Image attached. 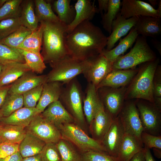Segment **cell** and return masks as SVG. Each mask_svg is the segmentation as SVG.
Listing matches in <instances>:
<instances>
[{
  "label": "cell",
  "instance_id": "17",
  "mask_svg": "<svg viewBox=\"0 0 161 161\" xmlns=\"http://www.w3.org/2000/svg\"><path fill=\"white\" fill-rule=\"evenodd\" d=\"M33 73L32 71L27 72L13 83L8 94L23 95L47 82V75H37Z\"/></svg>",
  "mask_w": 161,
  "mask_h": 161
},
{
  "label": "cell",
  "instance_id": "53",
  "mask_svg": "<svg viewBox=\"0 0 161 161\" xmlns=\"http://www.w3.org/2000/svg\"><path fill=\"white\" fill-rule=\"evenodd\" d=\"M145 150V161H155L150 149L144 148Z\"/></svg>",
  "mask_w": 161,
  "mask_h": 161
},
{
  "label": "cell",
  "instance_id": "40",
  "mask_svg": "<svg viewBox=\"0 0 161 161\" xmlns=\"http://www.w3.org/2000/svg\"><path fill=\"white\" fill-rule=\"evenodd\" d=\"M22 0H7L0 7V21L20 17Z\"/></svg>",
  "mask_w": 161,
  "mask_h": 161
},
{
  "label": "cell",
  "instance_id": "22",
  "mask_svg": "<svg viewBox=\"0 0 161 161\" xmlns=\"http://www.w3.org/2000/svg\"><path fill=\"white\" fill-rule=\"evenodd\" d=\"M31 69L26 63L11 62L3 65L0 77V86L10 85Z\"/></svg>",
  "mask_w": 161,
  "mask_h": 161
},
{
  "label": "cell",
  "instance_id": "32",
  "mask_svg": "<svg viewBox=\"0 0 161 161\" xmlns=\"http://www.w3.org/2000/svg\"><path fill=\"white\" fill-rule=\"evenodd\" d=\"M70 0H56L52 7L59 21L68 26L73 20L75 15L74 7L70 5Z\"/></svg>",
  "mask_w": 161,
  "mask_h": 161
},
{
  "label": "cell",
  "instance_id": "43",
  "mask_svg": "<svg viewBox=\"0 0 161 161\" xmlns=\"http://www.w3.org/2000/svg\"><path fill=\"white\" fill-rule=\"evenodd\" d=\"M43 84L37 86L23 95L24 107H36L37 102L41 95Z\"/></svg>",
  "mask_w": 161,
  "mask_h": 161
},
{
  "label": "cell",
  "instance_id": "44",
  "mask_svg": "<svg viewBox=\"0 0 161 161\" xmlns=\"http://www.w3.org/2000/svg\"><path fill=\"white\" fill-rule=\"evenodd\" d=\"M40 154L41 161H62L56 143H46Z\"/></svg>",
  "mask_w": 161,
  "mask_h": 161
},
{
  "label": "cell",
  "instance_id": "13",
  "mask_svg": "<svg viewBox=\"0 0 161 161\" xmlns=\"http://www.w3.org/2000/svg\"><path fill=\"white\" fill-rule=\"evenodd\" d=\"M125 133L123 125L118 116L114 118L109 129L101 142L107 153L117 158L119 148Z\"/></svg>",
  "mask_w": 161,
  "mask_h": 161
},
{
  "label": "cell",
  "instance_id": "10",
  "mask_svg": "<svg viewBox=\"0 0 161 161\" xmlns=\"http://www.w3.org/2000/svg\"><path fill=\"white\" fill-rule=\"evenodd\" d=\"M112 65L101 53L88 59V64L83 74L88 83L94 84L97 88L112 70Z\"/></svg>",
  "mask_w": 161,
  "mask_h": 161
},
{
  "label": "cell",
  "instance_id": "18",
  "mask_svg": "<svg viewBox=\"0 0 161 161\" xmlns=\"http://www.w3.org/2000/svg\"><path fill=\"white\" fill-rule=\"evenodd\" d=\"M138 71L134 69L112 70L97 87H104L113 88L124 87L131 82Z\"/></svg>",
  "mask_w": 161,
  "mask_h": 161
},
{
  "label": "cell",
  "instance_id": "46",
  "mask_svg": "<svg viewBox=\"0 0 161 161\" xmlns=\"http://www.w3.org/2000/svg\"><path fill=\"white\" fill-rule=\"evenodd\" d=\"M144 148L150 149L153 148L161 149V136H155L143 131L140 136Z\"/></svg>",
  "mask_w": 161,
  "mask_h": 161
},
{
  "label": "cell",
  "instance_id": "24",
  "mask_svg": "<svg viewBox=\"0 0 161 161\" xmlns=\"http://www.w3.org/2000/svg\"><path fill=\"white\" fill-rule=\"evenodd\" d=\"M138 35L146 38L156 37L161 33V18L148 16L138 17L134 27Z\"/></svg>",
  "mask_w": 161,
  "mask_h": 161
},
{
  "label": "cell",
  "instance_id": "26",
  "mask_svg": "<svg viewBox=\"0 0 161 161\" xmlns=\"http://www.w3.org/2000/svg\"><path fill=\"white\" fill-rule=\"evenodd\" d=\"M139 35L134 27L130 30L129 34L120 40L117 45L114 48L107 50L104 49L101 53L112 64L127 50L131 48Z\"/></svg>",
  "mask_w": 161,
  "mask_h": 161
},
{
  "label": "cell",
  "instance_id": "54",
  "mask_svg": "<svg viewBox=\"0 0 161 161\" xmlns=\"http://www.w3.org/2000/svg\"><path fill=\"white\" fill-rule=\"evenodd\" d=\"M151 42L155 48L158 51L160 55H161V42L156 40L152 39Z\"/></svg>",
  "mask_w": 161,
  "mask_h": 161
},
{
  "label": "cell",
  "instance_id": "31",
  "mask_svg": "<svg viewBox=\"0 0 161 161\" xmlns=\"http://www.w3.org/2000/svg\"><path fill=\"white\" fill-rule=\"evenodd\" d=\"M44 30L43 23L40 22L38 28L28 35L16 48L40 54Z\"/></svg>",
  "mask_w": 161,
  "mask_h": 161
},
{
  "label": "cell",
  "instance_id": "27",
  "mask_svg": "<svg viewBox=\"0 0 161 161\" xmlns=\"http://www.w3.org/2000/svg\"><path fill=\"white\" fill-rule=\"evenodd\" d=\"M83 110L84 117L90 125L94 117L100 101L97 90L95 86L88 83L86 94L83 98Z\"/></svg>",
  "mask_w": 161,
  "mask_h": 161
},
{
  "label": "cell",
  "instance_id": "48",
  "mask_svg": "<svg viewBox=\"0 0 161 161\" xmlns=\"http://www.w3.org/2000/svg\"><path fill=\"white\" fill-rule=\"evenodd\" d=\"M11 84L0 86V109L2 106L8 94Z\"/></svg>",
  "mask_w": 161,
  "mask_h": 161
},
{
  "label": "cell",
  "instance_id": "36",
  "mask_svg": "<svg viewBox=\"0 0 161 161\" xmlns=\"http://www.w3.org/2000/svg\"><path fill=\"white\" fill-rule=\"evenodd\" d=\"M121 2L120 0H109L107 11L101 15V23L103 28L110 34L112 22L120 12Z\"/></svg>",
  "mask_w": 161,
  "mask_h": 161
},
{
  "label": "cell",
  "instance_id": "50",
  "mask_svg": "<svg viewBox=\"0 0 161 161\" xmlns=\"http://www.w3.org/2000/svg\"><path fill=\"white\" fill-rule=\"evenodd\" d=\"M98 7L97 13H100L102 15L103 11L106 13L107 10L109 5V0H98Z\"/></svg>",
  "mask_w": 161,
  "mask_h": 161
},
{
  "label": "cell",
  "instance_id": "16",
  "mask_svg": "<svg viewBox=\"0 0 161 161\" xmlns=\"http://www.w3.org/2000/svg\"><path fill=\"white\" fill-rule=\"evenodd\" d=\"M114 118L106 111L100 100L93 120L90 125L93 138L101 143Z\"/></svg>",
  "mask_w": 161,
  "mask_h": 161
},
{
  "label": "cell",
  "instance_id": "3",
  "mask_svg": "<svg viewBox=\"0 0 161 161\" xmlns=\"http://www.w3.org/2000/svg\"><path fill=\"white\" fill-rule=\"evenodd\" d=\"M159 62V59L156 58L139 65L137 73L126 89L125 99H142L154 103L153 80Z\"/></svg>",
  "mask_w": 161,
  "mask_h": 161
},
{
  "label": "cell",
  "instance_id": "59",
  "mask_svg": "<svg viewBox=\"0 0 161 161\" xmlns=\"http://www.w3.org/2000/svg\"><path fill=\"white\" fill-rule=\"evenodd\" d=\"M3 117V116H2V115L0 111V126L1 124V118H2Z\"/></svg>",
  "mask_w": 161,
  "mask_h": 161
},
{
  "label": "cell",
  "instance_id": "34",
  "mask_svg": "<svg viewBox=\"0 0 161 161\" xmlns=\"http://www.w3.org/2000/svg\"><path fill=\"white\" fill-rule=\"evenodd\" d=\"M35 13L39 22L60 21L54 13L49 1L34 0Z\"/></svg>",
  "mask_w": 161,
  "mask_h": 161
},
{
  "label": "cell",
  "instance_id": "23",
  "mask_svg": "<svg viewBox=\"0 0 161 161\" xmlns=\"http://www.w3.org/2000/svg\"><path fill=\"white\" fill-rule=\"evenodd\" d=\"M40 113L36 107H22L9 116L2 117L1 123L4 124L16 125L25 128L35 116Z\"/></svg>",
  "mask_w": 161,
  "mask_h": 161
},
{
  "label": "cell",
  "instance_id": "41",
  "mask_svg": "<svg viewBox=\"0 0 161 161\" xmlns=\"http://www.w3.org/2000/svg\"><path fill=\"white\" fill-rule=\"evenodd\" d=\"M22 26L20 17L8 18L0 21V41Z\"/></svg>",
  "mask_w": 161,
  "mask_h": 161
},
{
  "label": "cell",
  "instance_id": "51",
  "mask_svg": "<svg viewBox=\"0 0 161 161\" xmlns=\"http://www.w3.org/2000/svg\"><path fill=\"white\" fill-rule=\"evenodd\" d=\"M129 161H145L144 148L135 154Z\"/></svg>",
  "mask_w": 161,
  "mask_h": 161
},
{
  "label": "cell",
  "instance_id": "20",
  "mask_svg": "<svg viewBox=\"0 0 161 161\" xmlns=\"http://www.w3.org/2000/svg\"><path fill=\"white\" fill-rule=\"evenodd\" d=\"M41 114L43 117L57 128L63 124L75 122L73 117L59 100L49 104Z\"/></svg>",
  "mask_w": 161,
  "mask_h": 161
},
{
  "label": "cell",
  "instance_id": "7",
  "mask_svg": "<svg viewBox=\"0 0 161 161\" xmlns=\"http://www.w3.org/2000/svg\"><path fill=\"white\" fill-rule=\"evenodd\" d=\"M58 128L62 138L69 141L82 153L90 151L106 152L100 142L89 137L74 123L63 124Z\"/></svg>",
  "mask_w": 161,
  "mask_h": 161
},
{
  "label": "cell",
  "instance_id": "6",
  "mask_svg": "<svg viewBox=\"0 0 161 161\" xmlns=\"http://www.w3.org/2000/svg\"><path fill=\"white\" fill-rule=\"evenodd\" d=\"M75 78L63 88L59 100L75 122L82 125L85 121L82 103L84 97L80 86Z\"/></svg>",
  "mask_w": 161,
  "mask_h": 161
},
{
  "label": "cell",
  "instance_id": "37",
  "mask_svg": "<svg viewBox=\"0 0 161 161\" xmlns=\"http://www.w3.org/2000/svg\"><path fill=\"white\" fill-rule=\"evenodd\" d=\"M23 105V95L8 94L0 111L3 117H7L22 108Z\"/></svg>",
  "mask_w": 161,
  "mask_h": 161
},
{
  "label": "cell",
  "instance_id": "58",
  "mask_svg": "<svg viewBox=\"0 0 161 161\" xmlns=\"http://www.w3.org/2000/svg\"><path fill=\"white\" fill-rule=\"evenodd\" d=\"M3 65L0 64V77L3 67Z\"/></svg>",
  "mask_w": 161,
  "mask_h": 161
},
{
  "label": "cell",
  "instance_id": "21",
  "mask_svg": "<svg viewBox=\"0 0 161 161\" xmlns=\"http://www.w3.org/2000/svg\"><path fill=\"white\" fill-rule=\"evenodd\" d=\"M63 85L57 81L46 82L43 84L41 95L35 107L41 113L49 104L59 100Z\"/></svg>",
  "mask_w": 161,
  "mask_h": 161
},
{
  "label": "cell",
  "instance_id": "19",
  "mask_svg": "<svg viewBox=\"0 0 161 161\" xmlns=\"http://www.w3.org/2000/svg\"><path fill=\"white\" fill-rule=\"evenodd\" d=\"M95 1L90 0H78L74 7L75 15V18L69 25L67 26V32L72 31L77 26L85 21H90L97 13V8L95 5Z\"/></svg>",
  "mask_w": 161,
  "mask_h": 161
},
{
  "label": "cell",
  "instance_id": "29",
  "mask_svg": "<svg viewBox=\"0 0 161 161\" xmlns=\"http://www.w3.org/2000/svg\"><path fill=\"white\" fill-rule=\"evenodd\" d=\"M25 128L19 126L1 124L0 126V142L19 144L25 137Z\"/></svg>",
  "mask_w": 161,
  "mask_h": 161
},
{
  "label": "cell",
  "instance_id": "9",
  "mask_svg": "<svg viewBox=\"0 0 161 161\" xmlns=\"http://www.w3.org/2000/svg\"><path fill=\"white\" fill-rule=\"evenodd\" d=\"M25 129L46 143H56L62 138L58 128L43 117L41 113L35 116Z\"/></svg>",
  "mask_w": 161,
  "mask_h": 161
},
{
  "label": "cell",
  "instance_id": "8",
  "mask_svg": "<svg viewBox=\"0 0 161 161\" xmlns=\"http://www.w3.org/2000/svg\"><path fill=\"white\" fill-rule=\"evenodd\" d=\"M136 104L143 131L155 136L161 135V111L148 101H141Z\"/></svg>",
  "mask_w": 161,
  "mask_h": 161
},
{
  "label": "cell",
  "instance_id": "56",
  "mask_svg": "<svg viewBox=\"0 0 161 161\" xmlns=\"http://www.w3.org/2000/svg\"><path fill=\"white\" fill-rule=\"evenodd\" d=\"M150 3V5L153 7L158 4V1L157 0H148Z\"/></svg>",
  "mask_w": 161,
  "mask_h": 161
},
{
  "label": "cell",
  "instance_id": "42",
  "mask_svg": "<svg viewBox=\"0 0 161 161\" xmlns=\"http://www.w3.org/2000/svg\"><path fill=\"white\" fill-rule=\"evenodd\" d=\"M161 66L158 65L153 80V92L155 106L161 111Z\"/></svg>",
  "mask_w": 161,
  "mask_h": 161
},
{
  "label": "cell",
  "instance_id": "39",
  "mask_svg": "<svg viewBox=\"0 0 161 161\" xmlns=\"http://www.w3.org/2000/svg\"><path fill=\"white\" fill-rule=\"evenodd\" d=\"M32 32L22 26L9 36L0 41V43L10 47L16 48Z\"/></svg>",
  "mask_w": 161,
  "mask_h": 161
},
{
  "label": "cell",
  "instance_id": "55",
  "mask_svg": "<svg viewBox=\"0 0 161 161\" xmlns=\"http://www.w3.org/2000/svg\"><path fill=\"white\" fill-rule=\"evenodd\" d=\"M153 150L154 155L158 159L161 158V149L153 148Z\"/></svg>",
  "mask_w": 161,
  "mask_h": 161
},
{
  "label": "cell",
  "instance_id": "1",
  "mask_svg": "<svg viewBox=\"0 0 161 161\" xmlns=\"http://www.w3.org/2000/svg\"><path fill=\"white\" fill-rule=\"evenodd\" d=\"M107 42V37L101 29L89 21L80 24L66 37L69 56L80 61L101 53Z\"/></svg>",
  "mask_w": 161,
  "mask_h": 161
},
{
  "label": "cell",
  "instance_id": "15",
  "mask_svg": "<svg viewBox=\"0 0 161 161\" xmlns=\"http://www.w3.org/2000/svg\"><path fill=\"white\" fill-rule=\"evenodd\" d=\"M138 18V17L136 16L126 19L119 12L112 22L111 32L107 37L106 49L109 50L113 48L116 43L134 27Z\"/></svg>",
  "mask_w": 161,
  "mask_h": 161
},
{
  "label": "cell",
  "instance_id": "52",
  "mask_svg": "<svg viewBox=\"0 0 161 161\" xmlns=\"http://www.w3.org/2000/svg\"><path fill=\"white\" fill-rule=\"evenodd\" d=\"M22 161H41L40 154L33 156L23 158Z\"/></svg>",
  "mask_w": 161,
  "mask_h": 161
},
{
  "label": "cell",
  "instance_id": "30",
  "mask_svg": "<svg viewBox=\"0 0 161 161\" xmlns=\"http://www.w3.org/2000/svg\"><path fill=\"white\" fill-rule=\"evenodd\" d=\"M20 18L22 25L32 32L38 28L39 22L35 13L34 1H23Z\"/></svg>",
  "mask_w": 161,
  "mask_h": 161
},
{
  "label": "cell",
  "instance_id": "38",
  "mask_svg": "<svg viewBox=\"0 0 161 161\" xmlns=\"http://www.w3.org/2000/svg\"><path fill=\"white\" fill-rule=\"evenodd\" d=\"M11 62L25 63L23 56L16 48L0 43V64Z\"/></svg>",
  "mask_w": 161,
  "mask_h": 161
},
{
  "label": "cell",
  "instance_id": "28",
  "mask_svg": "<svg viewBox=\"0 0 161 161\" xmlns=\"http://www.w3.org/2000/svg\"><path fill=\"white\" fill-rule=\"evenodd\" d=\"M46 144L27 131L25 137L19 145L18 151L23 158L33 156L40 154Z\"/></svg>",
  "mask_w": 161,
  "mask_h": 161
},
{
  "label": "cell",
  "instance_id": "49",
  "mask_svg": "<svg viewBox=\"0 0 161 161\" xmlns=\"http://www.w3.org/2000/svg\"><path fill=\"white\" fill-rule=\"evenodd\" d=\"M23 157L19 151L6 157L0 159V161H22Z\"/></svg>",
  "mask_w": 161,
  "mask_h": 161
},
{
  "label": "cell",
  "instance_id": "33",
  "mask_svg": "<svg viewBox=\"0 0 161 161\" xmlns=\"http://www.w3.org/2000/svg\"><path fill=\"white\" fill-rule=\"evenodd\" d=\"M56 144L62 161H82V153L69 141L61 138Z\"/></svg>",
  "mask_w": 161,
  "mask_h": 161
},
{
  "label": "cell",
  "instance_id": "14",
  "mask_svg": "<svg viewBox=\"0 0 161 161\" xmlns=\"http://www.w3.org/2000/svg\"><path fill=\"white\" fill-rule=\"evenodd\" d=\"M120 13L125 18L148 16L161 18L157 9L150 4L138 0H123Z\"/></svg>",
  "mask_w": 161,
  "mask_h": 161
},
{
  "label": "cell",
  "instance_id": "47",
  "mask_svg": "<svg viewBox=\"0 0 161 161\" xmlns=\"http://www.w3.org/2000/svg\"><path fill=\"white\" fill-rule=\"evenodd\" d=\"M19 145L7 143H0V159L18 151Z\"/></svg>",
  "mask_w": 161,
  "mask_h": 161
},
{
  "label": "cell",
  "instance_id": "5",
  "mask_svg": "<svg viewBox=\"0 0 161 161\" xmlns=\"http://www.w3.org/2000/svg\"><path fill=\"white\" fill-rule=\"evenodd\" d=\"M88 59L80 61L68 55L51 66L47 82L57 81L67 84L78 75L83 74Z\"/></svg>",
  "mask_w": 161,
  "mask_h": 161
},
{
  "label": "cell",
  "instance_id": "12",
  "mask_svg": "<svg viewBox=\"0 0 161 161\" xmlns=\"http://www.w3.org/2000/svg\"><path fill=\"white\" fill-rule=\"evenodd\" d=\"M118 116L125 132L141 140L143 129L136 103L129 102L124 104Z\"/></svg>",
  "mask_w": 161,
  "mask_h": 161
},
{
  "label": "cell",
  "instance_id": "57",
  "mask_svg": "<svg viewBox=\"0 0 161 161\" xmlns=\"http://www.w3.org/2000/svg\"><path fill=\"white\" fill-rule=\"evenodd\" d=\"M158 7L157 9L159 15L161 16V1L159 0L158 3Z\"/></svg>",
  "mask_w": 161,
  "mask_h": 161
},
{
  "label": "cell",
  "instance_id": "4",
  "mask_svg": "<svg viewBox=\"0 0 161 161\" xmlns=\"http://www.w3.org/2000/svg\"><path fill=\"white\" fill-rule=\"evenodd\" d=\"M135 42L134 46L128 53L119 57L113 63L112 70L134 69L138 65L157 58L146 38L138 35Z\"/></svg>",
  "mask_w": 161,
  "mask_h": 161
},
{
  "label": "cell",
  "instance_id": "60",
  "mask_svg": "<svg viewBox=\"0 0 161 161\" xmlns=\"http://www.w3.org/2000/svg\"><path fill=\"white\" fill-rule=\"evenodd\" d=\"M1 143L0 142V143Z\"/></svg>",
  "mask_w": 161,
  "mask_h": 161
},
{
  "label": "cell",
  "instance_id": "25",
  "mask_svg": "<svg viewBox=\"0 0 161 161\" xmlns=\"http://www.w3.org/2000/svg\"><path fill=\"white\" fill-rule=\"evenodd\" d=\"M141 140L125 133L117 156L120 161H129L136 153L144 148Z\"/></svg>",
  "mask_w": 161,
  "mask_h": 161
},
{
  "label": "cell",
  "instance_id": "45",
  "mask_svg": "<svg viewBox=\"0 0 161 161\" xmlns=\"http://www.w3.org/2000/svg\"><path fill=\"white\" fill-rule=\"evenodd\" d=\"M82 161H120L105 152L90 151L82 153Z\"/></svg>",
  "mask_w": 161,
  "mask_h": 161
},
{
  "label": "cell",
  "instance_id": "35",
  "mask_svg": "<svg viewBox=\"0 0 161 161\" xmlns=\"http://www.w3.org/2000/svg\"><path fill=\"white\" fill-rule=\"evenodd\" d=\"M16 49L23 56L25 62L32 72L41 74L44 72L46 66L41 53Z\"/></svg>",
  "mask_w": 161,
  "mask_h": 161
},
{
  "label": "cell",
  "instance_id": "11",
  "mask_svg": "<svg viewBox=\"0 0 161 161\" xmlns=\"http://www.w3.org/2000/svg\"><path fill=\"white\" fill-rule=\"evenodd\" d=\"M126 88L104 87L97 91L99 98L106 111L113 118L118 115L124 104Z\"/></svg>",
  "mask_w": 161,
  "mask_h": 161
},
{
  "label": "cell",
  "instance_id": "2",
  "mask_svg": "<svg viewBox=\"0 0 161 161\" xmlns=\"http://www.w3.org/2000/svg\"><path fill=\"white\" fill-rule=\"evenodd\" d=\"M41 22L44 30L41 54L45 63L52 66L69 55L66 44L67 26L60 21Z\"/></svg>",
  "mask_w": 161,
  "mask_h": 161
}]
</instances>
